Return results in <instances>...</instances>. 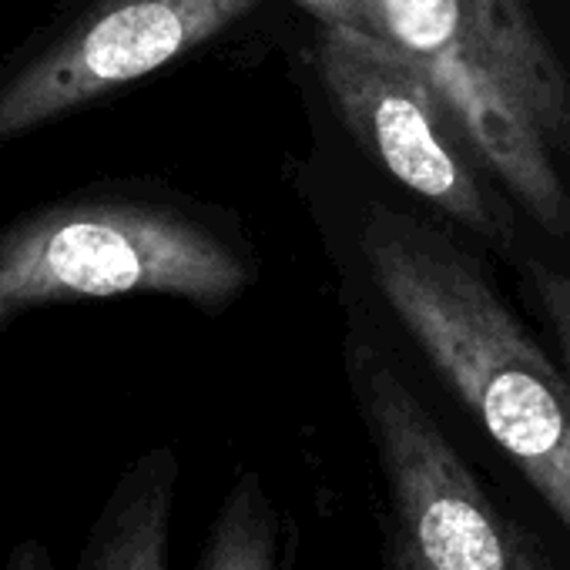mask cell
I'll return each mask as SVG.
<instances>
[{
	"instance_id": "8992f818",
	"label": "cell",
	"mask_w": 570,
	"mask_h": 570,
	"mask_svg": "<svg viewBox=\"0 0 570 570\" xmlns=\"http://www.w3.org/2000/svg\"><path fill=\"white\" fill-rule=\"evenodd\" d=\"M255 4L258 0H108L0 91V138L171 65Z\"/></svg>"
},
{
	"instance_id": "ba28073f",
	"label": "cell",
	"mask_w": 570,
	"mask_h": 570,
	"mask_svg": "<svg viewBox=\"0 0 570 570\" xmlns=\"http://www.w3.org/2000/svg\"><path fill=\"white\" fill-rule=\"evenodd\" d=\"M289 523L252 470H242L225 493L195 570H296Z\"/></svg>"
},
{
	"instance_id": "5b68a950",
	"label": "cell",
	"mask_w": 570,
	"mask_h": 570,
	"mask_svg": "<svg viewBox=\"0 0 570 570\" xmlns=\"http://www.w3.org/2000/svg\"><path fill=\"white\" fill-rule=\"evenodd\" d=\"M316 71L340 118L413 195L487 238L503 225L470 161L473 148L426 75L390 41L353 24H323Z\"/></svg>"
},
{
	"instance_id": "52a82bcc",
	"label": "cell",
	"mask_w": 570,
	"mask_h": 570,
	"mask_svg": "<svg viewBox=\"0 0 570 570\" xmlns=\"http://www.w3.org/2000/svg\"><path fill=\"white\" fill-rule=\"evenodd\" d=\"M178 463L168 450L141 456L91 523L78 570H168Z\"/></svg>"
},
{
	"instance_id": "7a4b0ae2",
	"label": "cell",
	"mask_w": 570,
	"mask_h": 570,
	"mask_svg": "<svg viewBox=\"0 0 570 570\" xmlns=\"http://www.w3.org/2000/svg\"><path fill=\"white\" fill-rule=\"evenodd\" d=\"M370 24L440 91L473 158L563 238L570 75L527 0H370Z\"/></svg>"
},
{
	"instance_id": "6da1fadb",
	"label": "cell",
	"mask_w": 570,
	"mask_h": 570,
	"mask_svg": "<svg viewBox=\"0 0 570 570\" xmlns=\"http://www.w3.org/2000/svg\"><path fill=\"white\" fill-rule=\"evenodd\" d=\"M360 245L400 326L570 530V380L440 228L373 205Z\"/></svg>"
},
{
	"instance_id": "3957f363",
	"label": "cell",
	"mask_w": 570,
	"mask_h": 570,
	"mask_svg": "<svg viewBox=\"0 0 570 570\" xmlns=\"http://www.w3.org/2000/svg\"><path fill=\"white\" fill-rule=\"evenodd\" d=\"M350 380L386 483L393 570H560L500 513L390 360L356 343Z\"/></svg>"
},
{
	"instance_id": "30bf717a",
	"label": "cell",
	"mask_w": 570,
	"mask_h": 570,
	"mask_svg": "<svg viewBox=\"0 0 570 570\" xmlns=\"http://www.w3.org/2000/svg\"><path fill=\"white\" fill-rule=\"evenodd\" d=\"M306 11H313L323 24H353L373 31L370 24V0H299Z\"/></svg>"
},
{
	"instance_id": "277c9868",
	"label": "cell",
	"mask_w": 570,
	"mask_h": 570,
	"mask_svg": "<svg viewBox=\"0 0 570 570\" xmlns=\"http://www.w3.org/2000/svg\"><path fill=\"white\" fill-rule=\"evenodd\" d=\"M245 282V262L181 215L135 205L75 208L31 222L0 248V323L35 303L128 293L218 306Z\"/></svg>"
},
{
	"instance_id": "9c48e42d",
	"label": "cell",
	"mask_w": 570,
	"mask_h": 570,
	"mask_svg": "<svg viewBox=\"0 0 570 570\" xmlns=\"http://www.w3.org/2000/svg\"><path fill=\"white\" fill-rule=\"evenodd\" d=\"M530 282L547 313V323L553 330V340L560 346V356L567 363V380H570V278L547 262H530Z\"/></svg>"
}]
</instances>
